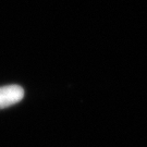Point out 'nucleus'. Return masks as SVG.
Wrapping results in <instances>:
<instances>
[{
  "label": "nucleus",
  "instance_id": "obj_1",
  "mask_svg": "<svg viewBox=\"0 0 147 147\" xmlns=\"http://www.w3.org/2000/svg\"><path fill=\"white\" fill-rule=\"evenodd\" d=\"M24 89L19 85H7L0 87V109L8 108L21 101Z\"/></svg>",
  "mask_w": 147,
  "mask_h": 147
}]
</instances>
